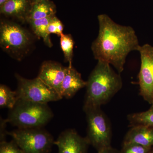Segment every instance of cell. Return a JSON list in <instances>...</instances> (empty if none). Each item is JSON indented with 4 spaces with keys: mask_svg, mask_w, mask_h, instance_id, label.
<instances>
[{
    "mask_svg": "<svg viewBox=\"0 0 153 153\" xmlns=\"http://www.w3.org/2000/svg\"><path fill=\"white\" fill-rule=\"evenodd\" d=\"M97 19L98 35L91 46L94 57L112 65L121 74L128 55L140 46L136 33L132 27L119 25L105 14L99 15Z\"/></svg>",
    "mask_w": 153,
    "mask_h": 153,
    "instance_id": "obj_1",
    "label": "cell"
},
{
    "mask_svg": "<svg viewBox=\"0 0 153 153\" xmlns=\"http://www.w3.org/2000/svg\"><path fill=\"white\" fill-rule=\"evenodd\" d=\"M86 82L83 110L106 104L123 86L120 74L109 63L101 61H97Z\"/></svg>",
    "mask_w": 153,
    "mask_h": 153,
    "instance_id": "obj_2",
    "label": "cell"
},
{
    "mask_svg": "<svg viewBox=\"0 0 153 153\" xmlns=\"http://www.w3.org/2000/svg\"><path fill=\"white\" fill-rule=\"evenodd\" d=\"M53 116L47 103L19 99L15 106L9 109L6 120L19 128H38L46 125Z\"/></svg>",
    "mask_w": 153,
    "mask_h": 153,
    "instance_id": "obj_3",
    "label": "cell"
},
{
    "mask_svg": "<svg viewBox=\"0 0 153 153\" xmlns=\"http://www.w3.org/2000/svg\"><path fill=\"white\" fill-rule=\"evenodd\" d=\"M86 115V138L97 152L111 146L112 127L108 117L101 107L83 110Z\"/></svg>",
    "mask_w": 153,
    "mask_h": 153,
    "instance_id": "obj_4",
    "label": "cell"
},
{
    "mask_svg": "<svg viewBox=\"0 0 153 153\" xmlns=\"http://www.w3.org/2000/svg\"><path fill=\"white\" fill-rule=\"evenodd\" d=\"M32 41L30 33L25 28L14 22L1 21L0 45L5 52L20 60L29 50Z\"/></svg>",
    "mask_w": 153,
    "mask_h": 153,
    "instance_id": "obj_5",
    "label": "cell"
},
{
    "mask_svg": "<svg viewBox=\"0 0 153 153\" xmlns=\"http://www.w3.org/2000/svg\"><path fill=\"white\" fill-rule=\"evenodd\" d=\"M24 153H49L53 145L54 138L42 128H18L7 131Z\"/></svg>",
    "mask_w": 153,
    "mask_h": 153,
    "instance_id": "obj_6",
    "label": "cell"
},
{
    "mask_svg": "<svg viewBox=\"0 0 153 153\" xmlns=\"http://www.w3.org/2000/svg\"><path fill=\"white\" fill-rule=\"evenodd\" d=\"M16 76L18 81L16 91L19 99L36 103H48L63 99L38 77L27 79L18 74H16Z\"/></svg>",
    "mask_w": 153,
    "mask_h": 153,
    "instance_id": "obj_7",
    "label": "cell"
},
{
    "mask_svg": "<svg viewBox=\"0 0 153 153\" xmlns=\"http://www.w3.org/2000/svg\"><path fill=\"white\" fill-rule=\"evenodd\" d=\"M141 65L138 74L140 94L149 104L153 103V47L149 44L140 46Z\"/></svg>",
    "mask_w": 153,
    "mask_h": 153,
    "instance_id": "obj_8",
    "label": "cell"
},
{
    "mask_svg": "<svg viewBox=\"0 0 153 153\" xmlns=\"http://www.w3.org/2000/svg\"><path fill=\"white\" fill-rule=\"evenodd\" d=\"M54 144L58 153H87L90 145L86 137L79 135L74 129H68L60 133Z\"/></svg>",
    "mask_w": 153,
    "mask_h": 153,
    "instance_id": "obj_9",
    "label": "cell"
},
{
    "mask_svg": "<svg viewBox=\"0 0 153 153\" xmlns=\"http://www.w3.org/2000/svg\"><path fill=\"white\" fill-rule=\"evenodd\" d=\"M66 67L57 62L45 61L41 66L38 77L62 97V84Z\"/></svg>",
    "mask_w": 153,
    "mask_h": 153,
    "instance_id": "obj_10",
    "label": "cell"
},
{
    "mask_svg": "<svg viewBox=\"0 0 153 153\" xmlns=\"http://www.w3.org/2000/svg\"><path fill=\"white\" fill-rule=\"evenodd\" d=\"M87 82L82 79L81 74L72 66L66 67V74L62 84L61 96L70 99L75 95L78 91L86 87Z\"/></svg>",
    "mask_w": 153,
    "mask_h": 153,
    "instance_id": "obj_11",
    "label": "cell"
},
{
    "mask_svg": "<svg viewBox=\"0 0 153 153\" xmlns=\"http://www.w3.org/2000/svg\"><path fill=\"white\" fill-rule=\"evenodd\" d=\"M137 144L146 147L153 146V127L138 126L131 127L126 134L123 144Z\"/></svg>",
    "mask_w": 153,
    "mask_h": 153,
    "instance_id": "obj_12",
    "label": "cell"
},
{
    "mask_svg": "<svg viewBox=\"0 0 153 153\" xmlns=\"http://www.w3.org/2000/svg\"><path fill=\"white\" fill-rule=\"evenodd\" d=\"M32 5L31 0H8L0 7V12L6 16L27 21Z\"/></svg>",
    "mask_w": 153,
    "mask_h": 153,
    "instance_id": "obj_13",
    "label": "cell"
},
{
    "mask_svg": "<svg viewBox=\"0 0 153 153\" xmlns=\"http://www.w3.org/2000/svg\"><path fill=\"white\" fill-rule=\"evenodd\" d=\"M55 4L50 0H41L33 3L27 21L44 19L55 15Z\"/></svg>",
    "mask_w": 153,
    "mask_h": 153,
    "instance_id": "obj_14",
    "label": "cell"
},
{
    "mask_svg": "<svg viewBox=\"0 0 153 153\" xmlns=\"http://www.w3.org/2000/svg\"><path fill=\"white\" fill-rule=\"evenodd\" d=\"M55 16L38 20H30L27 22L30 24L35 35L38 38H42L44 43L49 47H52V44L50 35L48 33V28L49 24Z\"/></svg>",
    "mask_w": 153,
    "mask_h": 153,
    "instance_id": "obj_15",
    "label": "cell"
},
{
    "mask_svg": "<svg viewBox=\"0 0 153 153\" xmlns=\"http://www.w3.org/2000/svg\"><path fill=\"white\" fill-rule=\"evenodd\" d=\"M127 119L131 127L138 126L153 127V103L146 111L129 114Z\"/></svg>",
    "mask_w": 153,
    "mask_h": 153,
    "instance_id": "obj_16",
    "label": "cell"
},
{
    "mask_svg": "<svg viewBox=\"0 0 153 153\" xmlns=\"http://www.w3.org/2000/svg\"><path fill=\"white\" fill-rule=\"evenodd\" d=\"M18 94L16 91H13L7 85H0V107L12 109L18 101Z\"/></svg>",
    "mask_w": 153,
    "mask_h": 153,
    "instance_id": "obj_17",
    "label": "cell"
},
{
    "mask_svg": "<svg viewBox=\"0 0 153 153\" xmlns=\"http://www.w3.org/2000/svg\"><path fill=\"white\" fill-rule=\"evenodd\" d=\"M60 44L66 62L72 65L74 41L70 34H63L60 36Z\"/></svg>",
    "mask_w": 153,
    "mask_h": 153,
    "instance_id": "obj_18",
    "label": "cell"
},
{
    "mask_svg": "<svg viewBox=\"0 0 153 153\" xmlns=\"http://www.w3.org/2000/svg\"><path fill=\"white\" fill-rule=\"evenodd\" d=\"M150 147H146L137 144L128 143L122 145L120 153H149Z\"/></svg>",
    "mask_w": 153,
    "mask_h": 153,
    "instance_id": "obj_19",
    "label": "cell"
},
{
    "mask_svg": "<svg viewBox=\"0 0 153 153\" xmlns=\"http://www.w3.org/2000/svg\"><path fill=\"white\" fill-rule=\"evenodd\" d=\"M0 153H24L13 140L0 142Z\"/></svg>",
    "mask_w": 153,
    "mask_h": 153,
    "instance_id": "obj_20",
    "label": "cell"
},
{
    "mask_svg": "<svg viewBox=\"0 0 153 153\" xmlns=\"http://www.w3.org/2000/svg\"><path fill=\"white\" fill-rule=\"evenodd\" d=\"M63 25L61 21L55 16L50 22L48 28L49 35L53 33L58 36H61L63 34Z\"/></svg>",
    "mask_w": 153,
    "mask_h": 153,
    "instance_id": "obj_21",
    "label": "cell"
},
{
    "mask_svg": "<svg viewBox=\"0 0 153 153\" xmlns=\"http://www.w3.org/2000/svg\"><path fill=\"white\" fill-rule=\"evenodd\" d=\"M7 120L4 119L1 117L0 122V141L1 142L6 141V137L7 134V131L6 130L7 123Z\"/></svg>",
    "mask_w": 153,
    "mask_h": 153,
    "instance_id": "obj_22",
    "label": "cell"
},
{
    "mask_svg": "<svg viewBox=\"0 0 153 153\" xmlns=\"http://www.w3.org/2000/svg\"><path fill=\"white\" fill-rule=\"evenodd\" d=\"M97 153H120V151L112 147V146L105 148L101 151L97 152Z\"/></svg>",
    "mask_w": 153,
    "mask_h": 153,
    "instance_id": "obj_23",
    "label": "cell"
},
{
    "mask_svg": "<svg viewBox=\"0 0 153 153\" xmlns=\"http://www.w3.org/2000/svg\"><path fill=\"white\" fill-rule=\"evenodd\" d=\"M8 0H0V7L2 6L5 3L7 2Z\"/></svg>",
    "mask_w": 153,
    "mask_h": 153,
    "instance_id": "obj_24",
    "label": "cell"
},
{
    "mask_svg": "<svg viewBox=\"0 0 153 153\" xmlns=\"http://www.w3.org/2000/svg\"><path fill=\"white\" fill-rule=\"evenodd\" d=\"M32 4L34 3H36V2H38V1H41V0H31Z\"/></svg>",
    "mask_w": 153,
    "mask_h": 153,
    "instance_id": "obj_25",
    "label": "cell"
},
{
    "mask_svg": "<svg viewBox=\"0 0 153 153\" xmlns=\"http://www.w3.org/2000/svg\"><path fill=\"white\" fill-rule=\"evenodd\" d=\"M149 153H153V146L152 147V148H151V150L150 151Z\"/></svg>",
    "mask_w": 153,
    "mask_h": 153,
    "instance_id": "obj_26",
    "label": "cell"
}]
</instances>
